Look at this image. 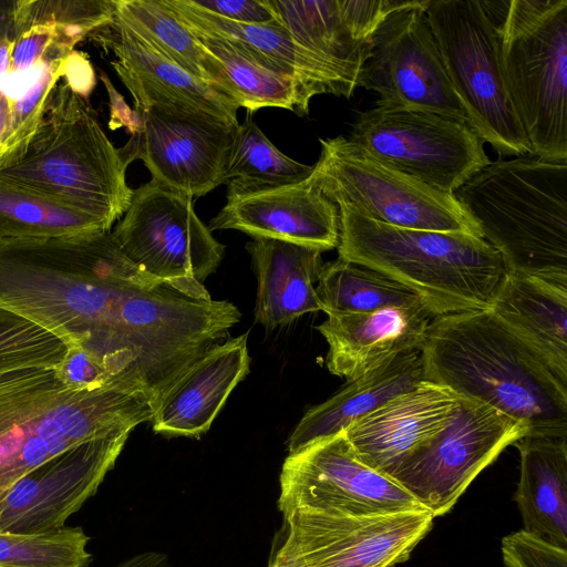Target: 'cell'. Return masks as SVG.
Returning <instances> with one entry per match:
<instances>
[{
	"instance_id": "24",
	"label": "cell",
	"mask_w": 567,
	"mask_h": 567,
	"mask_svg": "<svg viewBox=\"0 0 567 567\" xmlns=\"http://www.w3.org/2000/svg\"><path fill=\"white\" fill-rule=\"evenodd\" d=\"M488 310L567 385V282L507 272Z\"/></svg>"
},
{
	"instance_id": "13",
	"label": "cell",
	"mask_w": 567,
	"mask_h": 567,
	"mask_svg": "<svg viewBox=\"0 0 567 567\" xmlns=\"http://www.w3.org/2000/svg\"><path fill=\"white\" fill-rule=\"evenodd\" d=\"M284 518L287 536L268 567H393L434 523L426 509L347 515L301 507Z\"/></svg>"
},
{
	"instance_id": "12",
	"label": "cell",
	"mask_w": 567,
	"mask_h": 567,
	"mask_svg": "<svg viewBox=\"0 0 567 567\" xmlns=\"http://www.w3.org/2000/svg\"><path fill=\"white\" fill-rule=\"evenodd\" d=\"M349 140L382 163L453 195L491 161L464 121L374 104L359 113Z\"/></svg>"
},
{
	"instance_id": "41",
	"label": "cell",
	"mask_w": 567,
	"mask_h": 567,
	"mask_svg": "<svg viewBox=\"0 0 567 567\" xmlns=\"http://www.w3.org/2000/svg\"><path fill=\"white\" fill-rule=\"evenodd\" d=\"M59 372L65 383L75 389H95L109 384H123L114 381L99 362L75 347L72 348L68 359L59 368Z\"/></svg>"
},
{
	"instance_id": "34",
	"label": "cell",
	"mask_w": 567,
	"mask_h": 567,
	"mask_svg": "<svg viewBox=\"0 0 567 567\" xmlns=\"http://www.w3.org/2000/svg\"><path fill=\"white\" fill-rule=\"evenodd\" d=\"M81 527L40 534L0 533V567H85L92 556Z\"/></svg>"
},
{
	"instance_id": "35",
	"label": "cell",
	"mask_w": 567,
	"mask_h": 567,
	"mask_svg": "<svg viewBox=\"0 0 567 567\" xmlns=\"http://www.w3.org/2000/svg\"><path fill=\"white\" fill-rule=\"evenodd\" d=\"M72 348L37 322L0 307V372L22 368H60Z\"/></svg>"
},
{
	"instance_id": "30",
	"label": "cell",
	"mask_w": 567,
	"mask_h": 567,
	"mask_svg": "<svg viewBox=\"0 0 567 567\" xmlns=\"http://www.w3.org/2000/svg\"><path fill=\"white\" fill-rule=\"evenodd\" d=\"M181 20L219 63L233 97L247 114L262 107H279L308 115L309 103L290 78L264 68L229 39Z\"/></svg>"
},
{
	"instance_id": "43",
	"label": "cell",
	"mask_w": 567,
	"mask_h": 567,
	"mask_svg": "<svg viewBox=\"0 0 567 567\" xmlns=\"http://www.w3.org/2000/svg\"><path fill=\"white\" fill-rule=\"evenodd\" d=\"M18 0H0V43L17 38L16 10Z\"/></svg>"
},
{
	"instance_id": "38",
	"label": "cell",
	"mask_w": 567,
	"mask_h": 567,
	"mask_svg": "<svg viewBox=\"0 0 567 567\" xmlns=\"http://www.w3.org/2000/svg\"><path fill=\"white\" fill-rule=\"evenodd\" d=\"M86 37L52 23L39 24L21 33L12 44L10 73L25 72L66 59Z\"/></svg>"
},
{
	"instance_id": "33",
	"label": "cell",
	"mask_w": 567,
	"mask_h": 567,
	"mask_svg": "<svg viewBox=\"0 0 567 567\" xmlns=\"http://www.w3.org/2000/svg\"><path fill=\"white\" fill-rule=\"evenodd\" d=\"M312 168L281 153L247 114L235 135L225 183L227 196L297 184L307 179Z\"/></svg>"
},
{
	"instance_id": "32",
	"label": "cell",
	"mask_w": 567,
	"mask_h": 567,
	"mask_svg": "<svg viewBox=\"0 0 567 567\" xmlns=\"http://www.w3.org/2000/svg\"><path fill=\"white\" fill-rule=\"evenodd\" d=\"M111 229L96 217L0 181V239L54 238Z\"/></svg>"
},
{
	"instance_id": "4",
	"label": "cell",
	"mask_w": 567,
	"mask_h": 567,
	"mask_svg": "<svg viewBox=\"0 0 567 567\" xmlns=\"http://www.w3.org/2000/svg\"><path fill=\"white\" fill-rule=\"evenodd\" d=\"M339 258L363 265L412 290L435 318L489 309L507 274L484 238L391 226L339 206Z\"/></svg>"
},
{
	"instance_id": "8",
	"label": "cell",
	"mask_w": 567,
	"mask_h": 567,
	"mask_svg": "<svg viewBox=\"0 0 567 567\" xmlns=\"http://www.w3.org/2000/svg\"><path fill=\"white\" fill-rule=\"evenodd\" d=\"M425 16L468 126L499 156L530 153L502 73L499 28L484 1L427 0Z\"/></svg>"
},
{
	"instance_id": "22",
	"label": "cell",
	"mask_w": 567,
	"mask_h": 567,
	"mask_svg": "<svg viewBox=\"0 0 567 567\" xmlns=\"http://www.w3.org/2000/svg\"><path fill=\"white\" fill-rule=\"evenodd\" d=\"M247 338L245 333L214 344L171 384L153 406L155 433L196 437L209 430L249 372Z\"/></svg>"
},
{
	"instance_id": "39",
	"label": "cell",
	"mask_w": 567,
	"mask_h": 567,
	"mask_svg": "<svg viewBox=\"0 0 567 567\" xmlns=\"http://www.w3.org/2000/svg\"><path fill=\"white\" fill-rule=\"evenodd\" d=\"M502 556L506 567H567V548L523 529L503 538Z\"/></svg>"
},
{
	"instance_id": "15",
	"label": "cell",
	"mask_w": 567,
	"mask_h": 567,
	"mask_svg": "<svg viewBox=\"0 0 567 567\" xmlns=\"http://www.w3.org/2000/svg\"><path fill=\"white\" fill-rule=\"evenodd\" d=\"M427 0H409L390 13L372 40L358 86L374 104L423 110L467 123L425 16Z\"/></svg>"
},
{
	"instance_id": "1",
	"label": "cell",
	"mask_w": 567,
	"mask_h": 567,
	"mask_svg": "<svg viewBox=\"0 0 567 567\" xmlns=\"http://www.w3.org/2000/svg\"><path fill=\"white\" fill-rule=\"evenodd\" d=\"M155 281L124 255L111 230L0 239V307L68 340L114 381L136 388L121 341V307L132 286Z\"/></svg>"
},
{
	"instance_id": "3",
	"label": "cell",
	"mask_w": 567,
	"mask_h": 567,
	"mask_svg": "<svg viewBox=\"0 0 567 567\" xmlns=\"http://www.w3.org/2000/svg\"><path fill=\"white\" fill-rule=\"evenodd\" d=\"M143 390L75 389L59 368L0 372V492L38 465L97 436L151 421Z\"/></svg>"
},
{
	"instance_id": "7",
	"label": "cell",
	"mask_w": 567,
	"mask_h": 567,
	"mask_svg": "<svg viewBox=\"0 0 567 567\" xmlns=\"http://www.w3.org/2000/svg\"><path fill=\"white\" fill-rule=\"evenodd\" d=\"M499 61L530 153L567 159V0H512Z\"/></svg>"
},
{
	"instance_id": "37",
	"label": "cell",
	"mask_w": 567,
	"mask_h": 567,
	"mask_svg": "<svg viewBox=\"0 0 567 567\" xmlns=\"http://www.w3.org/2000/svg\"><path fill=\"white\" fill-rule=\"evenodd\" d=\"M114 9L115 0H18L17 38L44 23L73 30L87 38L112 20Z\"/></svg>"
},
{
	"instance_id": "25",
	"label": "cell",
	"mask_w": 567,
	"mask_h": 567,
	"mask_svg": "<svg viewBox=\"0 0 567 567\" xmlns=\"http://www.w3.org/2000/svg\"><path fill=\"white\" fill-rule=\"evenodd\" d=\"M246 249L257 279L256 322L272 330L321 310L315 287L321 250L270 238H252Z\"/></svg>"
},
{
	"instance_id": "44",
	"label": "cell",
	"mask_w": 567,
	"mask_h": 567,
	"mask_svg": "<svg viewBox=\"0 0 567 567\" xmlns=\"http://www.w3.org/2000/svg\"><path fill=\"white\" fill-rule=\"evenodd\" d=\"M112 567H172L167 556L157 551L134 555Z\"/></svg>"
},
{
	"instance_id": "31",
	"label": "cell",
	"mask_w": 567,
	"mask_h": 567,
	"mask_svg": "<svg viewBox=\"0 0 567 567\" xmlns=\"http://www.w3.org/2000/svg\"><path fill=\"white\" fill-rule=\"evenodd\" d=\"M317 282L316 295L328 316L422 302L412 290L391 277L339 257L323 264Z\"/></svg>"
},
{
	"instance_id": "29",
	"label": "cell",
	"mask_w": 567,
	"mask_h": 567,
	"mask_svg": "<svg viewBox=\"0 0 567 567\" xmlns=\"http://www.w3.org/2000/svg\"><path fill=\"white\" fill-rule=\"evenodd\" d=\"M114 16L164 56L235 101L219 63L163 0H115Z\"/></svg>"
},
{
	"instance_id": "2",
	"label": "cell",
	"mask_w": 567,
	"mask_h": 567,
	"mask_svg": "<svg viewBox=\"0 0 567 567\" xmlns=\"http://www.w3.org/2000/svg\"><path fill=\"white\" fill-rule=\"evenodd\" d=\"M420 351L425 381L567 437V385L488 309L433 318Z\"/></svg>"
},
{
	"instance_id": "18",
	"label": "cell",
	"mask_w": 567,
	"mask_h": 567,
	"mask_svg": "<svg viewBox=\"0 0 567 567\" xmlns=\"http://www.w3.org/2000/svg\"><path fill=\"white\" fill-rule=\"evenodd\" d=\"M409 0H265L305 49L323 60L353 91L383 20Z\"/></svg>"
},
{
	"instance_id": "42",
	"label": "cell",
	"mask_w": 567,
	"mask_h": 567,
	"mask_svg": "<svg viewBox=\"0 0 567 567\" xmlns=\"http://www.w3.org/2000/svg\"><path fill=\"white\" fill-rule=\"evenodd\" d=\"M100 80L109 95L110 120L109 128L115 131L125 127L132 135L138 134L143 130V120L137 110H132L125 102L123 95L114 87L109 75L104 71L99 73Z\"/></svg>"
},
{
	"instance_id": "40",
	"label": "cell",
	"mask_w": 567,
	"mask_h": 567,
	"mask_svg": "<svg viewBox=\"0 0 567 567\" xmlns=\"http://www.w3.org/2000/svg\"><path fill=\"white\" fill-rule=\"evenodd\" d=\"M196 9L234 22L269 24L277 19L265 0H186Z\"/></svg>"
},
{
	"instance_id": "10",
	"label": "cell",
	"mask_w": 567,
	"mask_h": 567,
	"mask_svg": "<svg viewBox=\"0 0 567 567\" xmlns=\"http://www.w3.org/2000/svg\"><path fill=\"white\" fill-rule=\"evenodd\" d=\"M319 141L321 154L307 179L338 207L352 206L395 227L482 237L454 195L382 163L344 136Z\"/></svg>"
},
{
	"instance_id": "20",
	"label": "cell",
	"mask_w": 567,
	"mask_h": 567,
	"mask_svg": "<svg viewBox=\"0 0 567 567\" xmlns=\"http://www.w3.org/2000/svg\"><path fill=\"white\" fill-rule=\"evenodd\" d=\"M458 399L449 389L423 380L344 433L357 456L386 475L445 426Z\"/></svg>"
},
{
	"instance_id": "11",
	"label": "cell",
	"mask_w": 567,
	"mask_h": 567,
	"mask_svg": "<svg viewBox=\"0 0 567 567\" xmlns=\"http://www.w3.org/2000/svg\"><path fill=\"white\" fill-rule=\"evenodd\" d=\"M527 434L525 423L460 396L445 426L386 475L434 518L443 516L505 447Z\"/></svg>"
},
{
	"instance_id": "6",
	"label": "cell",
	"mask_w": 567,
	"mask_h": 567,
	"mask_svg": "<svg viewBox=\"0 0 567 567\" xmlns=\"http://www.w3.org/2000/svg\"><path fill=\"white\" fill-rule=\"evenodd\" d=\"M127 164L104 133L96 112L63 80L51 92L22 156L0 181L28 189L113 226L133 190Z\"/></svg>"
},
{
	"instance_id": "16",
	"label": "cell",
	"mask_w": 567,
	"mask_h": 567,
	"mask_svg": "<svg viewBox=\"0 0 567 567\" xmlns=\"http://www.w3.org/2000/svg\"><path fill=\"white\" fill-rule=\"evenodd\" d=\"M278 507L347 515L423 511L390 476L364 464L344 431L288 454L280 474Z\"/></svg>"
},
{
	"instance_id": "23",
	"label": "cell",
	"mask_w": 567,
	"mask_h": 567,
	"mask_svg": "<svg viewBox=\"0 0 567 567\" xmlns=\"http://www.w3.org/2000/svg\"><path fill=\"white\" fill-rule=\"evenodd\" d=\"M163 1L184 21L229 39L264 68L290 78L309 104L319 94L350 99L354 93L323 60L300 45L278 20L269 24L239 23L196 9L186 0Z\"/></svg>"
},
{
	"instance_id": "19",
	"label": "cell",
	"mask_w": 567,
	"mask_h": 567,
	"mask_svg": "<svg viewBox=\"0 0 567 567\" xmlns=\"http://www.w3.org/2000/svg\"><path fill=\"white\" fill-rule=\"evenodd\" d=\"M209 230L235 229L317 248L338 247L339 207L308 179L271 189L227 196Z\"/></svg>"
},
{
	"instance_id": "21",
	"label": "cell",
	"mask_w": 567,
	"mask_h": 567,
	"mask_svg": "<svg viewBox=\"0 0 567 567\" xmlns=\"http://www.w3.org/2000/svg\"><path fill=\"white\" fill-rule=\"evenodd\" d=\"M433 318L422 302L329 315L317 327L329 346L327 368L352 381L402 352L420 350Z\"/></svg>"
},
{
	"instance_id": "36",
	"label": "cell",
	"mask_w": 567,
	"mask_h": 567,
	"mask_svg": "<svg viewBox=\"0 0 567 567\" xmlns=\"http://www.w3.org/2000/svg\"><path fill=\"white\" fill-rule=\"evenodd\" d=\"M66 59L45 65L27 92L13 97L9 128L0 144V171L14 164L24 153L42 120L51 92L65 75Z\"/></svg>"
},
{
	"instance_id": "14",
	"label": "cell",
	"mask_w": 567,
	"mask_h": 567,
	"mask_svg": "<svg viewBox=\"0 0 567 567\" xmlns=\"http://www.w3.org/2000/svg\"><path fill=\"white\" fill-rule=\"evenodd\" d=\"M193 200L150 181L133 190L112 235L124 255L151 277L203 284L217 270L226 247L196 215Z\"/></svg>"
},
{
	"instance_id": "5",
	"label": "cell",
	"mask_w": 567,
	"mask_h": 567,
	"mask_svg": "<svg viewBox=\"0 0 567 567\" xmlns=\"http://www.w3.org/2000/svg\"><path fill=\"white\" fill-rule=\"evenodd\" d=\"M453 195L507 272L567 282V159L489 162Z\"/></svg>"
},
{
	"instance_id": "45",
	"label": "cell",
	"mask_w": 567,
	"mask_h": 567,
	"mask_svg": "<svg viewBox=\"0 0 567 567\" xmlns=\"http://www.w3.org/2000/svg\"><path fill=\"white\" fill-rule=\"evenodd\" d=\"M13 97L3 89L0 82V144L3 141L11 120Z\"/></svg>"
},
{
	"instance_id": "27",
	"label": "cell",
	"mask_w": 567,
	"mask_h": 567,
	"mask_svg": "<svg viewBox=\"0 0 567 567\" xmlns=\"http://www.w3.org/2000/svg\"><path fill=\"white\" fill-rule=\"evenodd\" d=\"M87 38L105 53L112 52L115 59L111 65L117 75L138 80L183 104L238 124L240 106L235 101L164 56L114 14Z\"/></svg>"
},
{
	"instance_id": "26",
	"label": "cell",
	"mask_w": 567,
	"mask_h": 567,
	"mask_svg": "<svg viewBox=\"0 0 567 567\" xmlns=\"http://www.w3.org/2000/svg\"><path fill=\"white\" fill-rule=\"evenodd\" d=\"M423 380L421 351L412 350L402 352L374 370L349 381V384L330 399L305 413L289 437L288 454L347 430Z\"/></svg>"
},
{
	"instance_id": "28",
	"label": "cell",
	"mask_w": 567,
	"mask_h": 567,
	"mask_svg": "<svg viewBox=\"0 0 567 567\" xmlns=\"http://www.w3.org/2000/svg\"><path fill=\"white\" fill-rule=\"evenodd\" d=\"M514 501L523 530L567 548V437L525 435Z\"/></svg>"
},
{
	"instance_id": "17",
	"label": "cell",
	"mask_w": 567,
	"mask_h": 567,
	"mask_svg": "<svg viewBox=\"0 0 567 567\" xmlns=\"http://www.w3.org/2000/svg\"><path fill=\"white\" fill-rule=\"evenodd\" d=\"M131 431L79 443L0 492V533L40 534L64 527L113 468Z\"/></svg>"
},
{
	"instance_id": "9",
	"label": "cell",
	"mask_w": 567,
	"mask_h": 567,
	"mask_svg": "<svg viewBox=\"0 0 567 567\" xmlns=\"http://www.w3.org/2000/svg\"><path fill=\"white\" fill-rule=\"evenodd\" d=\"M120 80L143 120L142 132L118 148L127 165L141 159L152 182L193 199L226 183L239 123L177 103L135 79Z\"/></svg>"
}]
</instances>
